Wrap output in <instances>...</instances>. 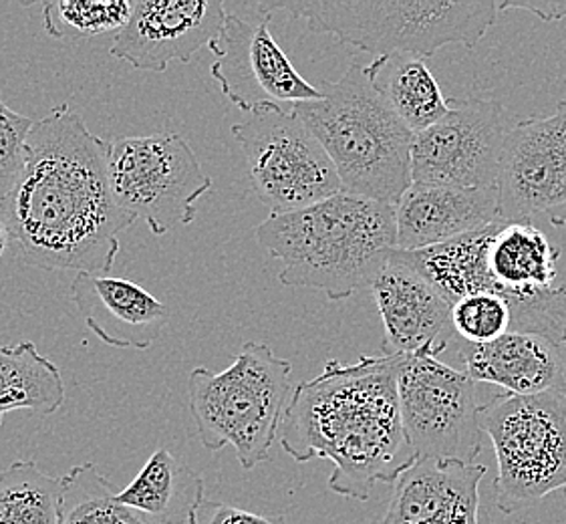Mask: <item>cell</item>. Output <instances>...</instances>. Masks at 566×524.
Segmentation results:
<instances>
[{"mask_svg":"<svg viewBox=\"0 0 566 524\" xmlns=\"http://www.w3.org/2000/svg\"><path fill=\"white\" fill-rule=\"evenodd\" d=\"M553 224H555V227H565L566 229V218H555Z\"/></svg>","mask_w":566,"mask_h":524,"instance_id":"32","label":"cell"},{"mask_svg":"<svg viewBox=\"0 0 566 524\" xmlns=\"http://www.w3.org/2000/svg\"><path fill=\"white\" fill-rule=\"evenodd\" d=\"M190 524H286V518L276 514L250 513L227 502L202 501L193 511Z\"/></svg>","mask_w":566,"mask_h":524,"instance_id":"29","label":"cell"},{"mask_svg":"<svg viewBox=\"0 0 566 524\" xmlns=\"http://www.w3.org/2000/svg\"><path fill=\"white\" fill-rule=\"evenodd\" d=\"M455 337L465 343L496 342L512 331V308L506 296L476 293L460 298L452 307Z\"/></svg>","mask_w":566,"mask_h":524,"instance_id":"27","label":"cell"},{"mask_svg":"<svg viewBox=\"0 0 566 524\" xmlns=\"http://www.w3.org/2000/svg\"><path fill=\"white\" fill-rule=\"evenodd\" d=\"M291 374L293 364L259 342L244 343L220 374L196 367L188 381L190 410L206 450L232 446L244 470L266 462L295 389Z\"/></svg>","mask_w":566,"mask_h":524,"instance_id":"6","label":"cell"},{"mask_svg":"<svg viewBox=\"0 0 566 524\" xmlns=\"http://www.w3.org/2000/svg\"><path fill=\"white\" fill-rule=\"evenodd\" d=\"M65 401L61 369L33 342L0 345V423L11 411L51 416Z\"/></svg>","mask_w":566,"mask_h":524,"instance_id":"23","label":"cell"},{"mask_svg":"<svg viewBox=\"0 0 566 524\" xmlns=\"http://www.w3.org/2000/svg\"><path fill=\"white\" fill-rule=\"evenodd\" d=\"M228 12L220 0H134V12L115 34L112 57L142 71L164 73L171 61L188 63L214 49Z\"/></svg>","mask_w":566,"mask_h":524,"instance_id":"14","label":"cell"},{"mask_svg":"<svg viewBox=\"0 0 566 524\" xmlns=\"http://www.w3.org/2000/svg\"><path fill=\"white\" fill-rule=\"evenodd\" d=\"M397 396L416 457L474 464L484 438L476 381L440 357L399 355Z\"/></svg>","mask_w":566,"mask_h":524,"instance_id":"10","label":"cell"},{"mask_svg":"<svg viewBox=\"0 0 566 524\" xmlns=\"http://www.w3.org/2000/svg\"><path fill=\"white\" fill-rule=\"evenodd\" d=\"M486 467L418 458L394 482L386 514L375 524H480V482Z\"/></svg>","mask_w":566,"mask_h":524,"instance_id":"16","label":"cell"},{"mask_svg":"<svg viewBox=\"0 0 566 524\" xmlns=\"http://www.w3.org/2000/svg\"><path fill=\"white\" fill-rule=\"evenodd\" d=\"M71 295L85 325L115 349L146 352L168 319V307L134 281L80 273Z\"/></svg>","mask_w":566,"mask_h":524,"instance_id":"18","label":"cell"},{"mask_svg":"<svg viewBox=\"0 0 566 524\" xmlns=\"http://www.w3.org/2000/svg\"><path fill=\"white\" fill-rule=\"evenodd\" d=\"M0 315H2V308H0Z\"/></svg>","mask_w":566,"mask_h":524,"instance_id":"33","label":"cell"},{"mask_svg":"<svg viewBox=\"0 0 566 524\" xmlns=\"http://www.w3.org/2000/svg\"><path fill=\"white\" fill-rule=\"evenodd\" d=\"M318 90L323 97L296 105L295 114L327 151L343 192L396 206L411 186L416 134L375 92L365 65L352 63Z\"/></svg>","mask_w":566,"mask_h":524,"instance_id":"4","label":"cell"},{"mask_svg":"<svg viewBox=\"0 0 566 524\" xmlns=\"http://www.w3.org/2000/svg\"><path fill=\"white\" fill-rule=\"evenodd\" d=\"M0 210L29 266L77 274L109 273L137 220L115 202L107 142L67 103L34 122L23 176Z\"/></svg>","mask_w":566,"mask_h":524,"instance_id":"1","label":"cell"},{"mask_svg":"<svg viewBox=\"0 0 566 524\" xmlns=\"http://www.w3.org/2000/svg\"><path fill=\"white\" fill-rule=\"evenodd\" d=\"M499 188L411 184L396 205L397 251H423L500 222Z\"/></svg>","mask_w":566,"mask_h":524,"instance_id":"17","label":"cell"},{"mask_svg":"<svg viewBox=\"0 0 566 524\" xmlns=\"http://www.w3.org/2000/svg\"><path fill=\"white\" fill-rule=\"evenodd\" d=\"M521 9L538 14L543 21H560L566 17V2H499V11Z\"/></svg>","mask_w":566,"mask_h":524,"instance_id":"30","label":"cell"},{"mask_svg":"<svg viewBox=\"0 0 566 524\" xmlns=\"http://www.w3.org/2000/svg\"><path fill=\"white\" fill-rule=\"evenodd\" d=\"M365 69L375 92L411 134L436 126L450 112V99L443 95L426 59L394 53L375 57Z\"/></svg>","mask_w":566,"mask_h":524,"instance_id":"22","label":"cell"},{"mask_svg":"<svg viewBox=\"0 0 566 524\" xmlns=\"http://www.w3.org/2000/svg\"><path fill=\"white\" fill-rule=\"evenodd\" d=\"M560 251L533 222H500L488 247V271L512 303L553 289Z\"/></svg>","mask_w":566,"mask_h":524,"instance_id":"20","label":"cell"},{"mask_svg":"<svg viewBox=\"0 0 566 524\" xmlns=\"http://www.w3.org/2000/svg\"><path fill=\"white\" fill-rule=\"evenodd\" d=\"M33 126L31 117L17 114L0 95V202L23 176L27 142Z\"/></svg>","mask_w":566,"mask_h":524,"instance_id":"28","label":"cell"},{"mask_svg":"<svg viewBox=\"0 0 566 524\" xmlns=\"http://www.w3.org/2000/svg\"><path fill=\"white\" fill-rule=\"evenodd\" d=\"M61 484L59 524H149L117 501L112 482L91 462L71 468Z\"/></svg>","mask_w":566,"mask_h":524,"instance_id":"25","label":"cell"},{"mask_svg":"<svg viewBox=\"0 0 566 524\" xmlns=\"http://www.w3.org/2000/svg\"><path fill=\"white\" fill-rule=\"evenodd\" d=\"M250 182L271 214H286L340 195L327 151L295 112L262 107L232 126Z\"/></svg>","mask_w":566,"mask_h":524,"instance_id":"9","label":"cell"},{"mask_svg":"<svg viewBox=\"0 0 566 524\" xmlns=\"http://www.w3.org/2000/svg\"><path fill=\"white\" fill-rule=\"evenodd\" d=\"M506 136L502 103L450 99L448 115L413 137L411 184L496 188Z\"/></svg>","mask_w":566,"mask_h":524,"instance_id":"11","label":"cell"},{"mask_svg":"<svg viewBox=\"0 0 566 524\" xmlns=\"http://www.w3.org/2000/svg\"><path fill=\"white\" fill-rule=\"evenodd\" d=\"M458 355L472 381L496 386L510 396L566 389V345L541 335L509 333L480 345L460 339Z\"/></svg>","mask_w":566,"mask_h":524,"instance_id":"19","label":"cell"},{"mask_svg":"<svg viewBox=\"0 0 566 524\" xmlns=\"http://www.w3.org/2000/svg\"><path fill=\"white\" fill-rule=\"evenodd\" d=\"M500 218L533 222L566 208V99L509 129L499 170Z\"/></svg>","mask_w":566,"mask_h":524,"instance_id":"13","label":"cell"},{"mask_svg":"<svg viewBox=\"0 0 566 524\" xmlns=\"http://www.w3.org/2000/svg\"><path fill=\"white\" fill-rule=\"evenodd\" d=\"M256 239L284 262L279 274L284 286H308L345 301L374 285L396 251V206L340 192L303 210L271 214Z\"/></svg>","mask_w":566,"mask_h":524,"instance_id":"3","label":"cell"},{"mask_svg":"<svg viewBox=\"0 0 566 524\" xmlns=\"http://www.w3.org/2000/svg\"><path fill=\"white\" fill-rule=\"evenodd\" d=\"M482 430L499 462L500 513L510 516L553 492L566 494V389L496 396L482 408Z\"/></svg>","mask_w":566,"mask_h":524,"instance_id":"7","label":"cell"},{"mask_svg":"<svg viewBox=\"0 0 566 524\" xmlns=\"http://www.w3.org/2000/svg\"><path fill=\"white\" fill-rule=\"evenodd\" d=\"M279 438L301 464L328 460V489L345 499L369 501L375 484H394L418 460L399 410L397 357L328 359L293 389Z\"/></svg>","mask_w":566,"mask_h":524,"instance_id":"2","label":"cell"},{"mask_svg":"<svg viewBox=\"0 0 566 524\" xmlns=\"http://www.w3.org/2000/svg\"><path fill=\"white\" fill-rule=\"evenodd\" d=\"M384 321V355L440 357L455 337L452 305L396 251L371 285Z\"/></svg>","mask_w":566,"mask_h":524,"instance_id":"15","label":"cell"},{"mask_svg":"<svg viewBox=\"0 0 566 524\" xmlns=\"http://www.w3.org/2000/svg\"><path fill=\"white\" fill-rule=\"evenodd\" d=\"M289 11L318 33L377 57L406 53L428 59L442 46H474L499 17L496 0H318L264 2Z\"/></svg>","mask_w":566,"mask_h":524,"instance_id":"5","label":"cell"},{"mask_svg":"<svg viewBox=\"0 0 566 524\" xmlns=\"http://www.w3.org/2000/svg\"><path fill=\"white\" fill-rule=\"evenodd\" d=\"M565 499H566V494H565ZM566 524V523H565Z\"/></svg>","mask_w":566,"mask_h":524,"instance_id":"34","label":"cell"},{"mask_svg":"<svg viewBox=\"0 0 566 524\" xmlns=\"http://www.w3.org/2000/svg\"><path fill=\"white\" fill-rule=\"evenodd\" d=\"M61 479L33 460H17L0 472V524H59Z\"/></svg>","mask_w":566,"mask_h":524,"instance_id":"24","label":"cell"},{"mask_svg":"<svg viewBox=\"0 0 566 524\" xmlns=\"http://www.w3.org/2000/svg\"><path fill=\"white\" fill-rule=\"evenodd\" d=\"M14 249V239H12L11 227L7 222V218L0 210V261L7 256V252ZM17 251V249H14Z\"/></svg>","mask_w":566,"mask_h":524,"instance_id":"31","label":"cell"},{"mask_svg":"<svg viewBox=\"0 0 566 524\" xmlns=\"http://www.w3.org/2000/svg\"><path fill=\"white\" fill-rule=\"evenodd\" d=\"M107 171L115 202L156 237L192 224L196 202L212 190V178L176 132L107 142Z\"/></svg>","mask_w":566,"mask_h":524,"instance_id":"8","label":"cell"},{"mask_svg":"<svg viewBox=\"0 0 566 524\" xmlns=\"http://www.w3.org/2000/svg\"><path fill=\"white\" fill-rule=\"evenodd\" d=\"M117 501L142 514L149 524H190L205 501V480L184 467L166 448H159Z\"/></svg>","mask_w":566,"mask_h":524,"instance_id":"21","label":"cell"},{"mask_svg":"<svg viewBox=\"0 0 566 524\" xmlns=\"http://www.w3.org/2000/svg\"><path fill=\"white\" fill-rule=\"evenodd\" d=\"M261 17L228 14L212 53V77L230 102L244 114L262 107L295 112L301 103L323 97L318 87L296 71L271 33L272 11L261 4Z\"/></svg>","mask_w":566,"mask_h":524,"instance_id":"12","label":"cell"},{"mask_svg":"<svg viewBox=\"0 0 566 524\" xmlns=\"http://www.w3.org/2000/svg\"><path fill=\"white\" fill-rule=\"evenodd\" d=\"M134 12V0H59L43 7L49 36L80 41L97 34L122 33Z\"/></svg>","mask_w":566,"mask_h":524,"instance_id":"26","label":"cell"}]
</instances>
